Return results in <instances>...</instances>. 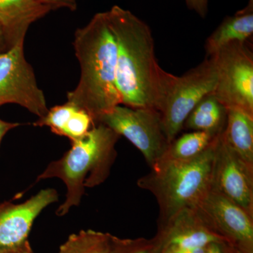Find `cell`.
<instances>
[{"mask_svg": "<svg viewBox=\"0 0 253 253\" xmlns=\"http://www.w3.org/2000/svg\"><path fill=\"white\" fill-rule=\"evenodd\" d=\"M24 43L0 52V106L19 105L41 118L49 111L34 71L24 54Z\"/></svg>", "mask_w": 253, "mask_h": 253, "instance_id": "obj_8", "label": "cell"}, {"mask_svg": "<svg viewBox=\"0 0 253 253\" xmlns=\"http://www.w3.org/2000/svg\"><path fill=\"white\" fill-rule=\"evenodd\" d=\"M20 126H21L20 123L6 122L0 118V146H1V141H2L4 136L10 130Z\"/></svg>", "mask_w": 253, "mask_h": 253, "instance_id": "obj_24", "label": "cell"}, {"mask_svg": "<svg viewBox=\"0 0 253 253\" xmlns=\"http://www.w3.org/2000/svg\"><path fill=\"white\" fill-rule=\"evenodd\" d=\"M227 109L214 96H205L195 106L184 123L183 129L220 134L225 128Z\"/></svg>", "mask_w": 253, "mask_h": 253, "instance_id": "obj_16", "label": "cell"}, {"mask_svg": "<svg viewBox=\"0 0 253 253\" xmlns=\"http://www.w3.org/2000/svg\"><path fill=\"white\" fill-rule=\"evenodd\" d=\"M221 136L244 162L253 166V117L236 109L227 110L225 128Z\"/></svg>", "mask_w": 253, "mask_h": 253, "instance_id": "obj_15", "label": "cell"}, {"mask_svg": "<svg viewBox=\"0 0 253 253\" xmlns=\"http://www.w3.org/2000/svg\"><path fill=\"white\" fill-rule=\"evenodd\" d=\"M221 244L224 243H212L208 245L206 253H225L223 251Z\"/></svg>", "mask_w": 253, "mask_h": 253, "instance_id": "obj_26", "label": "cell"}, {"mask_svg": "<svg viewBox=\"0 0 253 253\" xmlns=\"http://www.w3.org/2000/svg\"><path fill=\"white\" fill-rule=\"evenodd\" d=\"M212 56L217 72L213 94L226 109L253 117V53L249 42L229 43Z\"/></svg>", "mask_w": 253, "mask_h": 253, "instance_id": "obj_6", "label": "cell"}, {"mask_svg": "<svg viewBox=\"0 0 253 253\" xmlns=\"http://www.w3.org/2000/svg\"><path fill=\"white\" fill-rule=\"evenodd\" d=\"M77 108L68 101L64 104L57 105L49 109L44 117L39 118L33 125L38 126H49L54 134L63 136L68 121Z\"/></svg>", "mask_w": 253, "mask_h": 253, "instance_id": "obj_19", "label": "cell"}, {"mask_svg": "<svg viewBox=\"0 0 253 253\" xmlns=\"http://www.w3.org/2000/svg\"><path fill=\"white\" fill-rule=\"evenodd\" d=\"M194 210L213 234L224 242L234 241L243 252L251 253L253 217L238 205L211 189Z\"/></svg>", "mask_w": 253, "mask_h": 253, "instance_id": "obj_9", "label": "cell"}, {"mask_svg": "<svg viewBox=\"0 0 253 253\" xmlns=\"http://www.w3.org/2000/svg\"><path fill=\"white\" fill-rule=\"evenodd\" d=\"M59 201L57 191L41 190L22 204H0V253H11L28 242L37 217L49 205Z\"/></svg>", "mask_w": 253, "mask_h": 253, "instance_id": "obj_11", "label": "cell"}, {"mask_svg": "<svg viewBox=\"0 0 253 253\" xmlns=\"http://www.w3.org/2000/svg\"><path fill=\"white\" fill-rule=\"evenodd\" d=\"M50 11L38 0H0V26L8 49L24 43L30 26Z\"/></svg>", "mask_w": 253, "mask_h": 253, "instance_id": "obj_13", "label": "cell"}, {"mask_svg": "<svg viewBox=\"0 0 253 253\" xmlns=\"http://www.w3.org/2000/svg\"><path fill=\"white\" fill-rule=\"evenodd\" d=\"M7 44H6V40L4 35V32L0 26V52L8 50Z\"/></svg>", "mask_w": 253, "mask_h": 253, "instance_id": "obj_27", "label": "cell"}, {"mask_svg": "<svg viewBox=\"0 0 253 253\" xmlns=\"http://www.w3.org/2000/svg\"><path fill=\"white\" fill-rule=\"evenodd\" d=\"M109 253H151V251L148 246H142L140 242L123 241L111 236Z\"/></svg>", "mask_w": 253, "mask_h": 253, "instance_id": "obj_21", "label": "cell"}, {"mask_svg": "<svg viewBox=\"0 0 253 253\" xmlns=\"http://www.w3.org/2000/svg\"><path fill=\"white\" fill-rule=\"evenodd\" d=\"M99 123L130 141L151 168L161 161L170 144L163 129L161 114L155 109L118 105L101 117Z\"/></svg>", "mask_w": 253, "mask_h": 253, "instance_id": "obj_7", "label": "cell"}, {"mask_svg": "<svg viewBox=\"0 0 253 253\" xmlns=\"http://www.w3.org/2000/svg\"><path fill=\"white\" fill-rule=\"evenodd\" d=\"M219 135L201 131H191L182 134L169 144L160 161L188 160L196 157L207 149Z\"/></svg>", "mask_w": 253, "mask_h": 253, "instance_id": "obj_17", "label": "cell"}, {"mask_svg": "<svg viewBox=\"0 0 253 253\" xmlns=\"http://www.w3.org/2000/svg\"><path fill=\"white\" fill-rule=\"evenodd\" d=\"M219 136L199 156L188 160L160 161L137 181L139 187L156 198L161 224L183 210L194 209L212 188Z\"/></svg>", "mask_w": 253, "mask_h": 253, "instance_id": "obj_4", "label": "cell"}, {"mask_svg": "<svg viewBox=\"0 0 253 253\" xmlns=\"http://www.w3.org/2000/svg\"><path fill=\"white\" fill-rule=\"evenodd\" d=\"M41 4L45 5L51 10L67 9L71 11L78 9L77 0H38Z\"/></svg>", "mask_w": 253, "mask_h": 253, "instance_id": "obj_22", "label": "cell"}, {"mask_svg": "<svg viewBox=\"0 0 253 253\" xmlns=\"http://www.w3.org/2000/svg\"><path fill=\"white\" fill-rule=\"evenodd\" d=\"M73 46L81 78L77 86L68 91L67 101L85 111L96 124L121 104L116 86L117 44L106 11L76 30Z\"/></svg>", "mask_w": 253, "mask_h": 253, "instance_id": "obj_2", "label": "cell"}, {"mask_svg": "<svg viewBox=\"0 0 253 253\" xmlns=\"http://www.w3.org/2000/svg\"><path fill=\"white\" fill-rule=\"evenodd\" d=\"M209 0H185L186 6L201 18H206L208 11Z\"/></svg>", "mask_w": 253, "mask_h": 253, "instance_id": "obj_23", "label": "cell"}, {"mask_svg": "<svg viewBox=\"0 0 253 253\" xmlns=\"http://www.w3.org/2000/svg\"><path fill=\"white\" fill-rule=\"evenodd\" d=\"M253 35V0L233 16H226L208 37L205 43L206 57L217 52L222 46L234 42H247Z\"/></svg>", "mask_w": 253, "mask_h": 253, "instance_id": "obj_14", "label": "cell"}, {"mask_svg": "<svg viewBox=\"0 0 253 253\" xmlns=\"http://www.w3.org/2000/svg\"><path fill=\"white\" fill-rule=\"evenodd\" d=\"M11 253H33L31 251V246H30L28 241L26 244L23 245L21 249L17 250V251H14V252Z\"/></svg>", "mask_w": 253, "mask_h": 253, "instance_id": "obj_28", "label": "cell"}, {"mask_svg": "<svg viewBox=\"0 0 253 253\" xmlns=\"http://www.w3.org/2000/svg\"><path fill=\"white\" fill-rule=\"evenodd\" d=\"M111 236L92 230L73 234L61 245L59 253H109Z\"/></svg>", "mask_w": 253, "mask_h": 253, "instance_id": "obj_18", "label": "cell"}, {"mask_svg": "<svg viewBox=\"0 0 253 253\" xmlns=\"http://www.w3.org/2000/svg\"><path fill=\"white\" fill-rule=\"evenodd\" d=\"M217 82V68L212 56L205 57L202 62L183 76H174L158 111L169 143L182 130L195 106L205 96L213 93Z\"/></svg>", "mask_w": 253, "mask_h": 253, "instance_id": "obj_5", "label": "cell"}, {"mask_svg": "<svg viewBox=\"0 0 253 253\" xmlns=\"http://www.w3.org/2000/svg\"><path fill=\"white\" fill-rule=\"evenodd\" d=\"M221 133L216 146L211 189L253 217V166L244 162L228 146Z\"/></svg>", "mask_w": 253, "mask_h": 253, "instance_id": "obj_10", "label": "cell"}, {"mask_svg": "<svg viewBox=\"0 0 253 253\" xmlns=\"http://www.w3.org/2000/svg\"><path fill=\"white\" fill-rule=\"evenodd\" d=\"M207 247L195 248V249L177 250L168 253H206Z\"/></svg>", "mask_w": 253, "mask_h": 253, "instance_id": "obj_25", "label": "cell"}, {"mask_svg": "<svg viewBox=\"0 0 253 253\" xmlns=\"http://www.w3.org/2000/svg\"><path fill=\"white\" fill-rule=\"evenodd\" d=\"M94 125L92 118L85 111L77 108L68 121L63 136L67 137L71 143L74 142L85 135Z\"/></svg>", "mask_w": 253, "mask_h": 253, "instance_id": "obj_20", "label": "cell"}, {"mask_svg": "<svg viewBox=\"0 0 253 253\" xmlns=\"http://www.w3.org/2000/svg\"><path fill=\"white\" fill-rule=\"evenodd\" d=\"M163 225L165 231L161 253L224 242L204 225L194 209L183 210Z\"/></svg>", "mask_w": 253, "mask_h": 253, "instance_id": "obj_12", "label": "cell"}, {"mask_svg": "<svg viewBox=\"0 0 253 253\" xmlns=\"http://www.w3.org/2000/svg\"><path fill=\"white\" fill-rule=\"evenodd\" d=\"M119 138L109 126L96 123L38 176V181L58 178L66 184V198L56 211L58 216L66 215L73 206H79L85 188L99 186L107 179L116 158V145Z\"/></svg>", "mask_w": 253, "mask_h": 253, "instance_id": "obj_3", "label": "cell"}, {"mask_svg": "<svg viewBox=\"0 0 253 253\" xmlns=\"http://www.w3.org/2000/svg\"><path fill=\"white\" fill-rule=\"evenodd\" d=\"M106 14L117 44L116 86L121 104L159 111L174 76L158 64L151 28L118 5Z\"/></svg>", "mask_w": 253, "mask_h": 253, "instance_id": "obj_1", "label": "cell"}]
</instances>
